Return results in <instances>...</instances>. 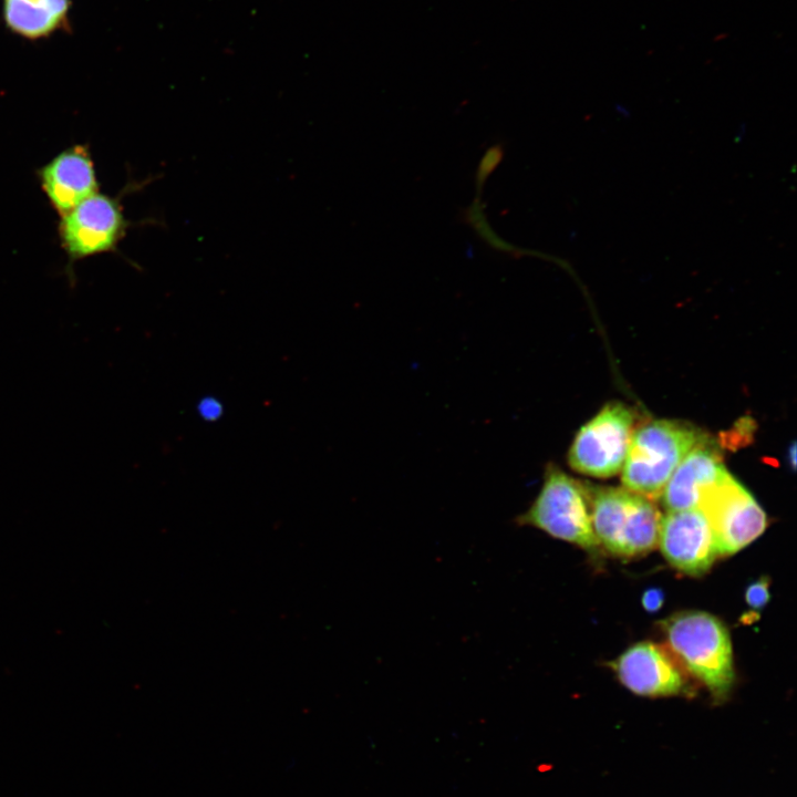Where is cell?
<instances>
[{"label": "cell", "instance_id": "obj_13", "mask_svg": "<svg viewBox=\"0 0 797 797\" xmlns=\"http://www.w3.org/2000/svg\"><path fill=\"white\" fill-rule=\"evenodd\" d=\"M769 598V579L767 577H760L746 588L745 600L754 611L763 610Z\"/></svg>", "mask_w": 797, "mask_h": 797}, {"label": "cell", "instance_id": "obj_1", "mask_svg": "<svg viewBox=\"0 0 797 797\" xmlns=\"http://www.w3.org/2000/svg\"><path fill=\"white\" fill-rule=\"evenodd\" d=\"M669 650L683 669L722 701L735 683L731 635L725 624L704 611H682L661 622Z\"/></svg>", "mask_w": 797, "mask_h": 797}, {"label": "cell", "instance_id": "obj_8", "mask_svg": "<svg viewBox=\"0 0 797 797\" xmlns=\"http://www.w3.org/2000/svg\"><path fill=\"white\" fill-rule=\"evenodd\" d=\"M658 545L674 569L691 577L705 575L721 558L710 522L698 507L666 511Z\"/></svg>", "mask_w": 797, "mask_h": 797}, {"label": "cell", "instance_id": "obj_7", "mask_svg": "<svg viewBox=\"0 0 797 797\" xmlns=\"http://www.w3.org/2000/svg\"><path fill=\"white\" fill-rule=\"evenodd\" d=\"M697 507L710 522L720 557L732 556L745 548L767 526L764 509L728 470L702 491Z\"/></svg>", "mask_w": 797, "mask_h": 797}, {"label": "cell", "instance_id": "obj_16", "mask_svg": "<svg viewBox=\"0 0 797 797\" xmlns=\"http://www.w3.org/2000/svg\"><path fill=\"white\" fill-rule=\"evenodd\" d=\"M500 151L501 149H498L497 147L489 149L482 163L480 177H484V175L488 174L493 167L497 165L500 158Z\"/></svg>", "mask_w": 797, "mask_h": 797}, {"label": "cell", "instance_id": "obj_3", "mask_svg": "<svg viewBox=\"0 0 797 797\" xmlns=\"http://www.w3.org/2000/svg\"><path fill=\"white\" fill-rule=\"evenodd\" d=\"M588 489L592 528L601 549L630 559L658 546L662 516L653 500L624 487L588 483Z\"/></svg>", "mask_w": 797, "mask_h": 797}, {"label": "cell", "instance_id": "obj_14", "mask_svg": "<svg viewBox=\"0 0 797 797\" xmlns=\"http://www.w3.org/2000/svg\"><path fill=\"white\" fill-rule=\"evenodd\" d=\"M641 602L648 612H656L663 605L664 592L659 588H650L642 594Z\"/></svg>", "mask_w": 797, "mask_h": 797}, {"label": "cell", "instance_id": "obj_10", "mask_svg": "<svg viewBox=\"0 0 797 797\" xmlns=\"http://www.w3.org/2000/svg\"><path fill=\"white\" fill-rule=\"evenodd\" d=\"M37 178L60 217L100 192L95 164L84 144H74L55 154L37 170Z\"/></svg>", "mask_w": 797, "mask_h": 797}, {"label": "cell", "instance_id": "obj_15", "mask_svg": "<svg viewBox=\"0 0 797 797\" xmlns=\"http://www.w3.org/2000/svg\"><path fill=\"white\" fill-rule=\"evenodd\" d=\"M199 415L206 421H215L222 414V406L216 398H204L198 405Z\"/></svg>", "mask_w": 797, "mask_h": 797}, {"label": "cell", "instance_id": "obj_2", "mask_svg": "<svg viewBox=\"0 0 797 797\" xmlns=\"http://www.w3.org/2000/svg\"><path fill=\"white\" fill-rule=\"evenodd\" d=\"M515 522L571 544L592 557L601 551L592 528L588 483L555 463L546 465L538 494Z\"/></svg>", "mask_w": 797, "mask_h": 797}, {"label": "cell", "instance_id": "obj_5", "mask_svg": "<svg viewBox=\"0 0 797 797\" xmlns=\"http://www.w3.org/2000/svg\"><path fill=\"white\" fill-rule=\"evenodd\" d=\"M141 186L143 183L127 184L117 196L97 192L60 217L58 235L71 282L77 261L117 252L128 228L135 225L125 217L122 198Z\"/></svg>", "mask_w": 797, "mask_h": 797}, {"label": "cell", "instance_id": "obj_9", "mask_svg": "<svg viewBox=\"0 0 797 797\" xmlns=\"http://www.w3.org/2000/svg\"><path fill=\"white\" fill-rule=\"evenodd\" d=\"M612 669L639 695L671 696L690 690L686 671L667 648L654 642L631 645L612 662Z\"/></svg>", "mask_w": 797, "mask_h": 797}, {"label": "cell", "instance_id": "obj_4", "mask_svg": "<svg viewBox=\"0 0 797 797\" xmlns=\"http://www.w3.org/2000/svg\"><path fill=\"white\" fill-rule=\"evenodd\" d=\"M704 435L676 420H655L634 428L621 469L623 487L651 500L660 498L677 465Z\"/></svg>", "mask_w": 797, "mask_h": 797}, {"label": "cell", "instance_id": "obj_6", "mask_svg": "<svg viewBox=\"0 0 797 797\" xmlns=\"http://www.w3.org/2000/svg\"><path fill=\"white\" fill-rule=\"evenodd\" d=\"M634 431V414L620 402H610L576 433L567 454L575 472L608 478L621 472Z\"/></svg>", "mask_w": 797, "mask_h": 797}, {"label": "cell", "instance_id": "obj_11", "mask_svg": "<svg viewBox=\"0 0 797 797\" xmlns=\"http://www.w3.org/2000/svg\"><path fill=\"white\" fill-rule=\"evenodd\" d=\"M727 472L717 444L704 435L667 480L660 499L666 511L696 508L702 491Z\"/></svg>", "mask_w": 797, "mask_h": 797}, {"label": "cell", "instance_id": "obj_12", "mask_svg": "<svg viewBox=\"0 0 797 797\" xmlns=\"http://www.w3.org/2000/svg\"><path fill=\"white\" fill-rule=\"evenodd\" d=\"M69 9L70 0H3L8 28L32 40L48 37L61 28Z\"/></svg>", "mask_w": 797, "mask_h": 797}]
</instances>
